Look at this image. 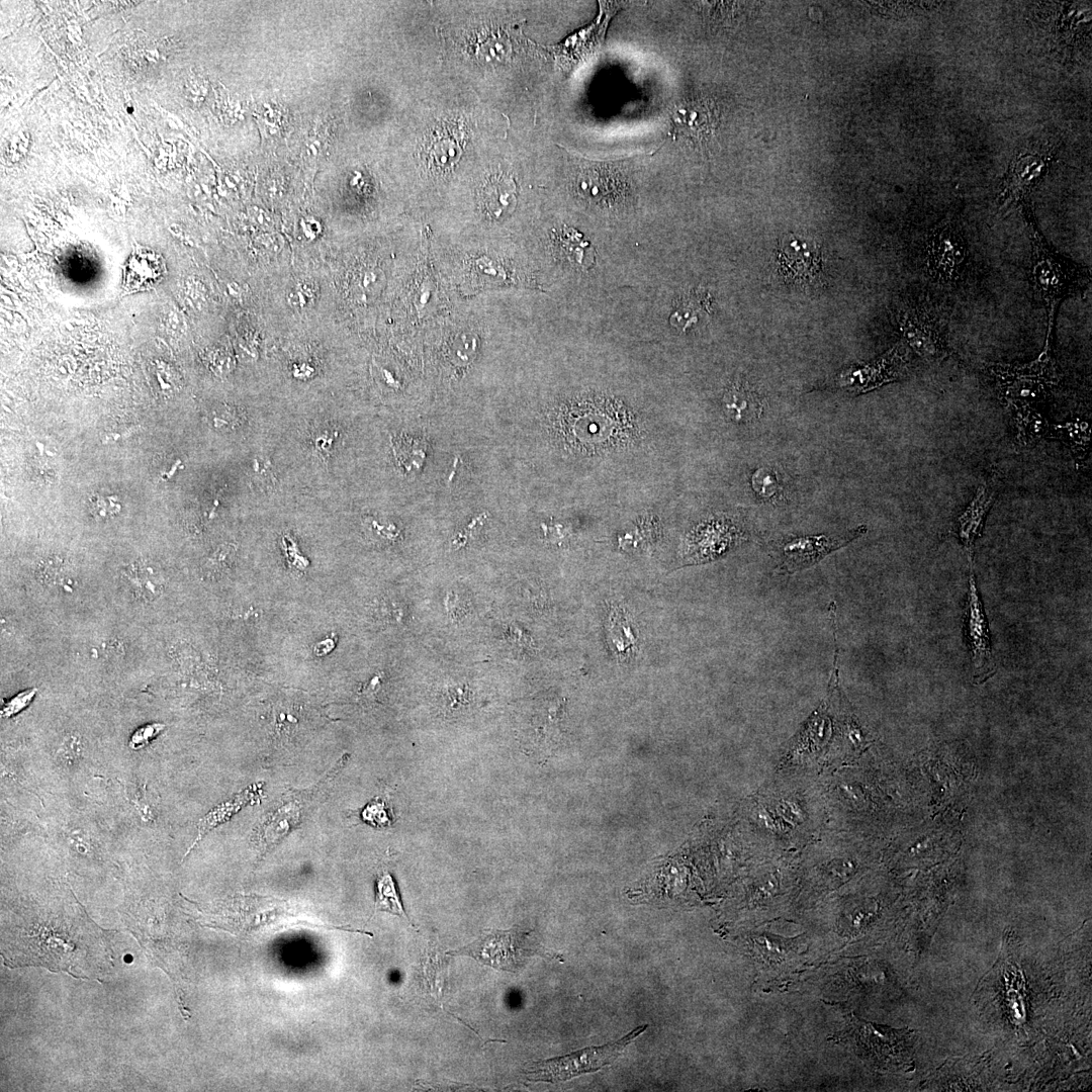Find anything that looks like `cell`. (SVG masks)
Returning a JSON list of instances; mask_svg holds the SVG:
<instances>
[{
    "label": "cell",
    "mask_w": 1092,
    "mask_h": 1092,
    "mask_svg": "<svg viewBox=\"0 0 1092 1092\" xmlns=\"http://www.w3.org/2000/svg\"><path fill=\"white\" fill-rule=\"evenodd\" d=\"M1031 245L1030 280L1034 298L1056 322L1061 303L1091 283L1090 270L1059 253L1037 228L1033 213L1023 215Z\"/></svg>",
    "instance_id": "1"
},
{
    "label": "cell",
    "mask_w": 1092,
    "mask_h": 1092,
    "mask_svg": "<svg viewBox=\"0 0 1092 1092\" xmlns=\"http://www.w3.org/2000/svg\"><path fill=\"white\" fill-rule=\"evenodd\" d=\"M1055 323H1048L1043 348L1039 355L1023 364L987 363L985 371L995 391L1007 408L1032 405L1048 398L1061 381L1054 356Z\"/></svg>",
    "instance_id": "2"
},
{
    "label": "cell",
    "mask_w": 1092,
    "mask_h": 1092,
    "mask_svg": "<svg viewBox=\"0 0 1092 1092\" xmlns=\"http://www.w3.org/2000/svg\"><path fill=\"white\" fill-rule=\"evenodd\" d=\"M648 1025H640L617 1041L589 1046L563 1057L534 1062L526 1071L529 1081L557 1083L582 1074L597 1072L614 1063Z\"/></svg>",
    "instance_id": "3"
},
{
    "label": "cell",
    "mask_w": 1092,
    "mask_h": 1092,
    "mask_svg": "<svg viewBox=\"0 0 1092 1092\" xmlns=\"http://www.w3.org/2000/svg\"><path fill=\"white\" fill-rule=\"evenodd\" d=\"M910 1031L894 1029L850 1014L843 1037L852 1038L861 1055L884 1068H901L910 1061Z\"/></svg>",
    "instance_id": "4"
},
{
    "label": "cell",
    "mask_w": 1092,
    "mask_h": 1092,
    "mask_svg": "<svg viewBox=\"0 0 1092 1092\" xmlns=\"http://www.w3.org/2000/svg\"><path fill=\"white\" fill-rule=\"evenodd\" d=\"M529 933L511 930H484L474 942L449 951V954H465L497 970L518 972L533 950L526 947Z\"/></svg>",
    "instance_id": "5"
},
{
    "label": "cell",
    "mask_w": 1092,
    "mask_h": 1092,
    "mask_svg": "<svg viewBox=\"0 0 1092 1092\" xmlns=\"http://www.w3.org/2000/svg\"><path fill=\"white\" fill-rule=\"evenodd\" d=\"M968 563L969 582L965 612V629L967 643L971 651L973 681L976 685H980L995 674L996 663L990 644L988 622L976 584L973 559L968 560Z\"/></svg>",
    "instance_id": "6"
},
{
    "label": "cell",
    "mask_w": 1092,
    "mask_h": 1092,
    "mask_svg": "<svg viewBox=\"0 0 1092 1092\" xmlns=\"http://www.w3.org/2000/svg\"><path fill=\"white\" fill-rule=\"evenodd\" d=\"M966 257V242L952 221L939 223L929 234L925 263L929 275L935 281L951 283L958 280Z\"/></svg>",
    "instance_id": "7"
},
{
    "label": "cell",
    "mask_w": 1092,
    "mask_h": 1092,
    "mask_svg": "<svg viewBox=\"0 0 1092 1092\" xmlns=\"http://www.w3.org/2000/svg\"><path fill=\"white\" fill-rule=\"evenodd\" d=\"M324 787L285 794L262 818L256 831V842L267 851L278 844L304 818L316 795Z\"/></svg>",
    "instance_id": "8"
},
{
    "label": "cell",
    "mask_w": 1092,
    "mask_h": 1092,
    "mask_svg": "<svg viewBox=\"0 0 1092 1092\" xmlns=\"http://www.w3.org/2000/svg\"><path fill=\"white\" fill-rule=\"evenodd\" d=\"M778 264L781 274L797 286L816 287L822 281L821 252L813 240L793 234L785 236L780 243Z\"/></svg>",
    "instance_id": "9"
},
{
    "label": "cell",
    "mask_w": 1092,
    "mask_h": 1092,
    "mask_svg": "<svg viewBox=\"0 0 1092 1092\" xmlns=\"http://www.w3.org/2000/svg\"><path fill=\"white\" fill-rule=\"evenodd\" d=\"M898 324L911 349L924 361L938 363L948 355L942 330L933 314L924 308L899 310Z\"/></svg>",
    "instance_id": "10"
},
{
    "label": "cell",
    "mask_w": 1092,
    "mask_h": 1092,
    "mask_svg": "<svg viewBox=\"0 0 1092 1092\" xmlns=\"http://www.w3.org/2000/svg\"><path fill=\"white\" fill-rule=\"evenodd\" d=\"M866 532L867 527L859 526L838 538L819 535L790 540L783 546L781 569L788 573L804 570Z\"/></svg>",
    "instance_id": "11"
},
{
    "label": "cell",
    "mask_w": 1092,
    "mask_h": 1092,
    "mask_svg": "<svg viewBox=\"0 0 1092 1092\" xmlns=\"http://www.w3.org/2000/svg\"><path fill=\"white\" fill-rule=\"evenodd\" d=\"M907 367V351L898 345L877 360L850 371L845 377V385L856 392H867L903 377Z\"/></svg>",
    "instance_id": "12"
},
{
    "label": "cell",
    "mask_w": 1092,
    "mask_h": 1092,
    "mask_svg": "<svg viewBox=\"0 0 1092 1092\" xmlns=\"http://www.w3.org/2000/svg\"><path fill=\"white\" fill-rule=\"evenodd\" d=\"M578 192L596 203L612 204L624 196L625 181L613 165L582 162L576 175Z\"/></svg>",
    "instance_id": "13"
},
{
    "label": "cell",
    "mask_w": 1092,
    "mask_h": 1092,
    "mask_svg": "<svg viewBox=\"0 0 1092 1092\" xmlns=\"http://www.w3.org/2000/svg\"><path fill=\"white\" fill-rule=\"evenodd\" d=\"M995 497L996 490L993 485L980 484L969 505L956 519V533L965 547L968 560L973 559L975 541L981 535L984 521Z\"/></svg>",
    "instance_id": "14"
},
{
    "label": "cell",
    "mask_w": 1092,
    "mask_h": 1092,
    "mask_svg": "<svg viewBox=\"0 0 1092 1092\" xmlns=\"http://www.w3.org/2000/svg\"><path fill=\"white\" fill-rule=\"evenodd\" d=\"M166 273L161 255L149 248L132 251L124 263L122 285L127 292H138L156 286Z\"/></svg>",
    "instance_id": "15"
},
{
    "label": "cell",
    "mask_w": 1092,
    "mask_h": 1092,
    "mask_svg": "<svg viewBox=\"0 0 1092 1092\" xmlns=\"http://www.w3.org/2000/svg\"><path fill=\"white\" fill-rule=\"evenodd\" d=\"M263 795L262 784H254L249 786L241 793L235 795L231 800L225 801L199 819L197 822V836L187 849L185 856L202 840V838L218 825L226 822L242 808L250 804H256L260 802V797Z\"/></svg>",
    "instance_id": "16"
},
{
    "label": "cell",
    "mask_w": 1092,
    "mask_h": 1092,
    "mask_svg": "<svg viewBox=\"0 0 1092 1092\" xmlns=\"http://www.w3.org/2000/svg\"><path fill=\"white\" fill-rule=\"evenodd\" d=\"M515 180L507 174L491 176L481 189V202L491 216L498 218L510 212L517 201Z\"/></svg>",
    "instance_id": "17"
},
{
    "label": "cell",
    "mask_w": 1092,
    "mask_h": 1092,
    "mask_svg": "<svg viewBox=\"0 0 1092 1092\" xmlns=\"http://www.w3.org/2000/svg\"><path fill=\"white\" fill-rule=\"evenodd\" d=\"M459 128L453 124H443L432 133L427 146L430 161L438 168L446 169L455 165L462 153Z\"/></svg>",
    "instance_id": "18"
},
{
    "label": "cell",
    "mask_w": 1092,
    "mask_h": 1092,
    "mask_svg": "<svg viewBox=\"0 0 1092 1092\" xmlns=\"http://www.w3.org/2000/svg\"><path fill=\"white\" fill-rule=\"evenodd\" d=\"M1016 441L1022 447H1029L1043 437H1049L1051 425L1032 405H1017L1009 408Z\"/></svg>",
    "instance_id": "19"
},
{
    "label": "cell",
    "mask_w": 1092,
    "mask_h": 1092,
    "mask_svg": "<svg viewBox=\"0 0 1092 1092\" xmlns=\"http://www.w3.org/2000/svg\"><path fill=\"white\" fill-rule=\"evenodd\" d=\"M723 402L727 416L737 422L753 421L762 413L761 398L745 383H734L726 391Z\"/></svg>",
    "instance_id": "20"
},
{
    "label": "cell",
    "mask_w": 1092,
    "mask_h": 1092,
    "mask_svg": "<svg viewBox=\"0 0 1092 1092\" xmlns=\"http://www.w3.org/2000/svg\"><path fill=\"white\" fill-rule=\"evenodd\" d=\"M1091 428L1087 421L1075 419L1051 425L1049 437L1065 442L1071 449L1076 466L1080 467L1090 451Z\"/></svg>",
    "instance_id": "21"
},
{
    "label": "cell",
    "mask_w": 1092,
    "mask_h": 1092,
    "mask_svg": "<svg viewBox=\"0 0 1092 1092\" xmlns=\"http://www.w3.org/2000/svg\"><path fill=\"white\" fill-rule=\"evenodd\" d=\"M126 577L134 594L144 601L152 602L163 592L164 581L159 567L150 561L134 562L128 568Z\"/></svg>",
    "instance_id": "22"
},
{
    "label": "cell",
    "mask_w": 1092,
    "mask_h": 1092,
    "mask_svg": "<svg viewBox=\"0 0 1092 1092\" xmlns=\"http://www.w3.org/2000/svg\"><path fill=\"white\" fill-rule=\"evenodd\" d=\"M709 305L707 295L699 293L690 295L670 317V323L682 330L691 328L699 324L700 320L707 315Z\"/></svg>",
    "instance_id": "23"
},
{
    "label": "cell",
    "mask_w": 1092,
    "mask_h": 1092,
    "mask_svg": "<svg viewBox=\"0 0 1092 1092\" xmlns=\"http://www.w3.org/2000/svg\"><path fill=\"white\" fill-rule=\"evenodd\" d=\"M375 909L379 911H386L407 919L401 905L399 896L397 894L393 879L388 872H382L378 876L376 882Z\"/></svg>",
    "instance_id": "24"
},
{
    "label": "cell",
    "mask_w": 1092,
    "mask_h": 1092,
    "mask_svg": "<svg viewBox=\"0 0 1092 1092\" xmlns=\"http://www.w3.org/2000/svg\"><path fill=\"white\" fill-rule=\"evenodd\" d=\"M317 285L311 279L296 281L287 291V302L295 309H303L313 304Z\"/></svg>",
    "instance_id": "25"
},
{
    "label": "cell",
    "mask_w": 1092,
    "mask_h": 1092,
    "mask_svg": "<svg viewBox=\"0 0 1092 1092\" xmlns=\"http://www.w3.org/2000/svg\"><path fill=\"white\" fill-rule=\"evenodd\" d=\"M89 507L92 515L99 520L115 516L120 509L116 495L102 492H96L92 495Z\"/></svg>",
    "instance_id": "26"
},
{
    "label": "cell",
    "mask_w": 1092,
    "mask_h": 1092,
    "mask_svg": "<svg viewBox=\"0 0 1092 1092\" xmlns=\"http://www.w3.org/2000/svg\"><path fill=\"white\" fill-rule=\"evenodd\" d=\"M752 487L760 496L769 498L778 493L780 483L777 475L771 470L761 468L756 470L752 476Z\"/></svg>",
    "instance_id": "27"
},
{
    "label": "cell",
    "mask_w": 1092,
    "mask_h": 1092,
    "mask_svg": "<svg viewBox=\"0 0 1092 1092\" xmlns=\"http://www.w3.org/2000/svg\"><path fill=\"white\" fill-rule=\"evenodd\" d=\"M165 724L162 723H150L140 727L132 733L128 741L129 748L139 750L146 747L165 729Z\"/></svg>",
    "instance_id": "28"
},
{
    "label": "cell",
    "mask_w": 1092,
    "mask_h": 1092,
    "mask_svg": "<svg viewBox=\"0 0 1092 1092\" xmlns=\"http://www.w3.org/2000/svg\"><path fill=\"white\" fill-rule=\"evenodd\" d=\"M39 575L47 583L59 584L66 575L65 565L60 558L50 557L40 566Z\"/></svg>",
    "instance_id": "29"
},
{
    "label": "cell",
    "mask_w": 1092,
    "mask_h": 1092,
    "mask_svg": "<svg viewBox=\"0 0 1092 1092\" xmlns=\"http://www.w3.org/2000/svg\"><path fill=\"white\" fill-rule=\"evenodd\" d=\"M36 689L26 690L13 697L10 701L3 705L1 710V716L8 718L16 715L24 708H26L33 699Z\"/></svg>",
    "instance_id": "30"
},
{
    "label": "cell",
    "mask_w": 1092,
    "mask_h": 1092,
    "mask_svg": "<svg viewBox=\"0 0 1092 1092\" xmlns=\"http://www.w3.org/2000/svg\"><path fill=\"white\" fill-rule=\"evenodd\" d=\"M482 524H483V518L482 517H477L476 519H474L467 526L466 529H464L462 532H460L453 539V541L451 542V546H453L455 549H457V548H460V547L466 545L467 542H468V539L475 535V533L479 530V528L481 527Z\"/></svg>",
    "instance_id": "31"
},
{
    "label": "cell",
    "mask_w": 1092,
    "mask_h": 1092,
    "mask_svg": "<svg viewBox=\"0 0 1092 1092\" xmlns=\"http://www.w3.org/2000/svg\"><path fill=\"white\" fill-rule=\"evenodd\" d=\"M363 817L366 820H369L372 824L377 825L386 824L388 821V817L386 815V812L384 811V806L382 803H374L368 805L367 808L364 810Z\"/></svg>",
    "instance_id": "32"
}]
</instances>
